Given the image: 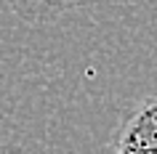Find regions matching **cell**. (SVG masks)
I'll use <instances>...</instances> for the list:
<instances>
[{
	"label": "cell",
	"instance_id": "1",
	"mask_svg": "<svg viewBox=\"0 0 157 154\" xmlns=\"http://www.w3.org/2000/svg\"><path fill=\"white\" fill-rule=\"evenodd\" d=\"M115 154H157V93L131 112L117 136Z\"/></svg>",
	"mask_w": 157,
	"mask_h": 154
},
{
	"label": "cell",
	"instance_id": "2",
	"mask_svg": "<svg viewBox=\"0 0 157 154\" xmlns=\"http://www.w3.org/2000/svg\"><path fill=\"white\" fill-rule=\"evenodd\" d=\"M19 19H24L29 24H43L51 19H59L67 11H75L83 6L85 0H3Z\"/></svg>",
	"mask_w": 157,
	"mask_h": 154
}]
</instances>
